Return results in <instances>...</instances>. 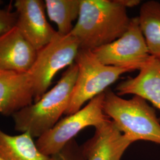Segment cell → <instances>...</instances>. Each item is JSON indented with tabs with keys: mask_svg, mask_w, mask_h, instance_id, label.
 Returning a JSON list of instances; mask_svg holds the SVG:
<instances>
[{
	"mask_svg": "<svg viewBox=\"0 0 160 160\" xmlns=\"http://www.w3.org/2000/svg\"><path fill=\"white\" fill-rule=\"evenodd\" d=\"M2 3V1H0V4H1Z\"/></svg>",
	"mask_w": 160,
	"mask_h": 160,
	"instance_id": "obj_19",
	"label": "cell"
},
{
	"mask_svg": "<svg viewBox=\"0 0 160 160\" xmlns=\"http://www.w3.org/2000/svg\"><path fill=\"white\" fill-rule=\"evenodd\" d=\"M131 20L118 0H81L79 16L70 34L78 40L80 49L92 51L119 38Z\"/></svg>",
	"mask_w": 160,
	"mask_h": 160,
	"instance_id": "obj_1",
	"label": "cell"
},
{
	"mask_svg": "<svg viewBox=\"0 0 160 160\" xmlns=\"http://www.w3.org/2000/svg\"><path fill=\"white\" fill-rule=\"evenodd\" d=\"M81 0H46L45 8L48 17L58 27L59 34H70L74 28L73 22L80 13Z\"/></svg>",
	"mask_w": 160,
	"mask_h": 160,
	"instance_id": "obj_15",
	"label": "cell"
},
{
	"mask_svg": "<svg viewBox=\"0 0 160 160\" xmlns=\"http://www.w3.org/2000/svg\"><path fill=\"white\" fill-rule=\"evenodd\" d=\"M17 20L16 12H10L0 8V36L16 27Z\"/></svg>",
	"mask_w": 160,
	"mask_h": 160,
	"instance_id": "obj_17",
	"label": "cell"
},
{
	"mask_svg": "<svg viewBox=\"0 0 160 160\" xmlns=\"http://www.w3.org/2000/svg\"><path fill=\"white\" fill-rule=\"evenodd\" d=\"M77 74L78 67L74 62L39 100L12 114L15 129L28 132L33 138L51 130L68 108Z\"/></svg>",
	"mask_w": 160,
	"mask_h": 160,
	"instance_id": "obj_2",
	"label": "cell"
},
{
	"mask_svg": "<svg viewBox=\"0 0 160 160\" xmlns=\"http://www.w3.org/2000/svg\"><path fill=\"white\" fill-rule=\"evenodd\" d=\"M50 160H86L81 146L75 139L67 143L61 151L51 157Z\"/></svg>",
	"mask_w": 160,
	"mask_h": 160,
	"instance_id": "obj_16",
	"label": "cell"
},
{
	"mask_svg": "<svg viewBox=\"0 0 160 160\" xmlns=\"http://www.w3.org/2000/svg\"><path fill=\"white\" fill-rule=\"evenodd\" d=\"M79 49L80 43L75 37L57 33L51 42L37 51L34 63L28 72L33 87V102L48 92L59 71L74 63Z\"/></svg>",
	"mask_w": 160,
	"mask_h": 160,
	"instance_id": "obj_5",
	"label": "cell"
},
{
	"mask_svg": "<svg viewBox=\"0 0 160 160\" xmlns=\"http://www.w3.org/2000/svg\"><path fill=\"white\" fill-rule=\"evenodd\" d=\"M75 63L78 74L71 102L65 114H73L90 101L108 89L122 75L133 71L132 69L106 65L99 61L92 51L79 49Z\"/></svg>",
	"mask_w": 160,
	"mask_h": 160,
	"instance_id": "obj_4",
	"label": "cell"
},
{
	"mask_svg": "<svg viewBox=\"0 0 160 160\" xmlns=\"http://www.w3.org/2000/svg\"><path fill=\"white\" fill-rule=\"evenodd\" d=\"M120 5L125 8H132L139 5L141 2L139 0H118Z\"/></svg>",
	"mask_w": 160,
	"mask_h": 160,
	"instance_id": "obj_18",
	"label": "cell"
},
{
	"mask_svg": "<svg viewBox=\"0 0 160 160\" xmlns=\"http://www.w3.org/2000/svg\"><path fill=\"white\" fill-rule=\"evenodd\" d=\"M139 22L149 55L160 60V2H143L140 8Z\"/></svg>",
	"mask_w": 160,
	"mask_h": 160,
	"instance_id": "obj_14",
	"label": "cell"
},
{
	"mask_svg": "<svg viewBox=\"0 0 160 160\" xmlns=\"http://www.w3.org/2000/svg\"><path fill=\"white\" fill-rule=\"evenodd\" d=\"M139 71L136 77H129L116 86V94L137 96L160 110V60L151 57Z\"/></svg>",
	"mask_w": 160,
	"mask_h": 160,
	"instance_id": "obj_11",
	"label": "cell"
},
{
	"mask_svg": "<svg viewBox=\"0 0 160 160\" xmlns=\"http://www.w3.org/2000/svg\"><path fill=\"white\" fill-rule=\"evenodd\" d=\"M37 51L16 27L0 36V71L28 72Z\"/></svg>",
	"mask_w": 160,
	"mask_h": 160,
	"instance_id": "obj_12",
	"label": "cell"
},
{
	"mask_svg": "<svg viewBox=\"0 0 160 160\" xmlns=\"http://www.w3.org/2000/svg\"><path fill=\"white\" fill-rule=\"evenodd\" d=\"M16 28L24 38L38 51L57 34L46 20L45 4L42 0H16Z\"/></svg>",
	"mask_w": 160,
	"mask_h": 160,
	"instance_id": "obj_8",
	"label": "cell"
},
{
	"mask_svg": "<svg viewBox=\"0 0 160 160\" xmlns=\"http://www.w3.org/2000/svg\"><path fill=\"white\" fill-rule=\"evenodd\" d=\"M0 158L2 160H50L29 133L10 135L0 129Z\"/></svg>",
	"mask_w": 160,
	"mask_h": 160,
	"instance_id": "obj_13",
	"label": "cell"
},
{
	"mask_svg": "<svg viewBox=\"0 0 160 160\" xmlns=\"http://www.w3.org/2000/svg\"><path fill=\"white\" fill-rule=\"evenodd\" d=\"M104 92L93 98L73 114L59 120L51 130L38 138V149L48 157L58 153L84 128L98 126L110 120L104 114L103 101Z\"/></svg>",
	"mask_w": 160,
	"mask_h": 160,
	"instance_id": "obj_6",
	"label": "cell"
},
{
	"mask_svg": "<svg viewBox=\"0 0 160 160\" xmlns=\"http://www.w3.org/2000/svg\"><path fill=\"white\" fill-rule=\"evenodd\" d=\"M33 100V87L28 72L0 71V114L12 116Z\"/></svg>",
	"mask_w": 160,
	"mask_h": 160,
	"instance_id": "obj_10",
	"label": "cell"
},
{
	"mask_svg": "<svg viewBox=\"0 0 160 160\" xmlns=\"http://www.w3.org/2000/svg\"><path fill=\"white\" fill-rule=\"evenodd\" d=\"M104 113L133 143L145 141L160 145V120L155 109L141 97L127 100L110 89L104 92Z\"/></svg>",
	"mask_w": 160,
	"mask_h": 160,
	"instance_id": "obj_3",
	"label": "cell"
},
{
	"mask_svg": "<svg viewBox=\"0 0 160 160\" xmlns=\"http://www.w3.org/2000/svg\"><path fill=\"white\" fill-rule=\"evenodd\" d=\"M132 143L109 120L95 128L94 135L81 148L86 160H121Z\"/></svg>",
	"mask_w": 160,
	"mask_h": 160,
	"instance_id": "obj_9",
	"label": "cell"
},
{
	"mask_svg": "<svg viewBox=\"0 0 160 160\" xmlns=\"http://www.w3.org/2000/svg\"><path fill=\"white\" fill-rule=\"evenodd\" d=\"M92 52L106 65L132 69L133 71L139 70L151 58L138 17L131 18L128 29L119 38Z\"/></svg>",
	"mask_w": 160,
	"mask_h": 160,
	"instance_id": "obj_7",
	"label": "cell"
},
{
	"mask_svg": "<svg viewBox=\"0 0 160 160\" xmlns=\"http://www.w3.org/2000/svg\"><path fill=\"white\" fill-rule=\"evenodd\" d=\"M0 160H2V159H1V158H0Z\"/></svg>",
	"mask_w": 160,
	"mask_h": 160,
	"instance_id": "obj_20",
	"label": "cell"
}]
</instances>
